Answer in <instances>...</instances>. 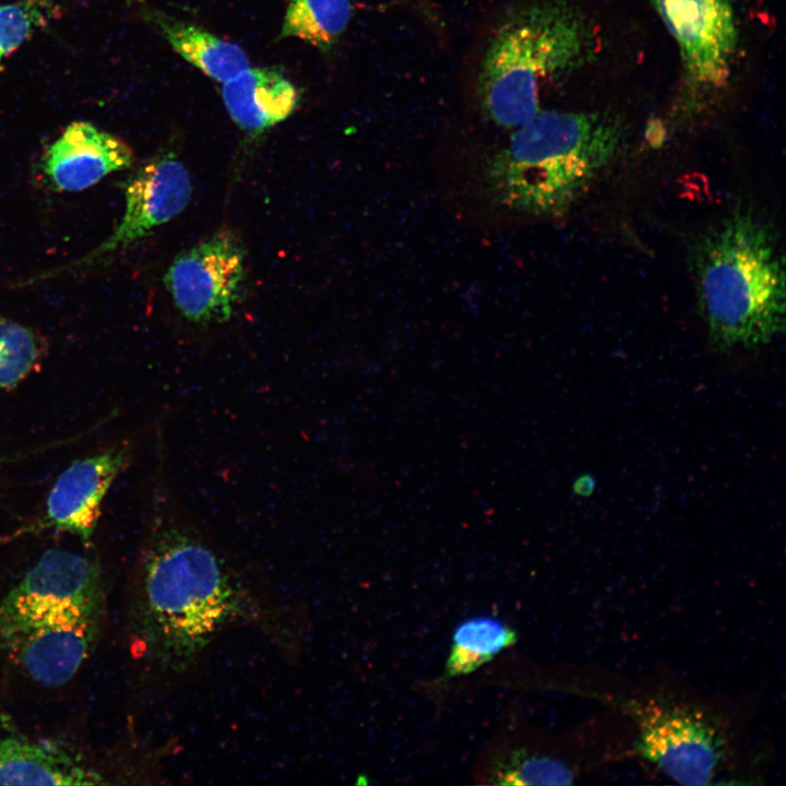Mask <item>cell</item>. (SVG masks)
<instances>
[{
	"label": "cell",
	"mask_w": 786,
	"mask_h": 786,
	"mask_svg": "<svg viewBox=\"0 0 786 786\" xmlns=\"http://www.w3.org/2000/svg\"><path fill=\"white\" fill-rule=\"evenodd\" d=\"M156 445L131 630L151 672L176 681L200 664L224 630L261 621L263 611L228 552L178 497L162 438Z\"/></svg>",
	"instance_id": "1"
},
{
	"label": "cell",
	"mask_w": 786,
	"mask_h": 786,
	"mask_svg": "<svg viewBox=\"0 0 786 786\" xmlns=\"http://www.w3.org/2000/svg\"><path fill=\"white\" fill-rule=\"evenodd\" d=\"M692 262L713 348L754 349L784 331V257L773 228L751 207H738L707 228Z\"/></svg>",
	"instance_id": "2"
},
{
	"label": "cell",
	"mask_w": 786,
	"mask_h": 786,
	"mask_svg": "<svg viewBox=\"0 0 786 786\" xmlns=\"http://www.w3.org/2000/svg\"><path fill=\"white\" fill-rule=\"evenodd\" d=\"M489 160L500 205L533 216L565 214L620 154L624 124L609 112L539 110Z\"/></svg>",
	"instance_id": "3"
},
{
	"label": "cell",
	"mask_w": 786,
	"mask_h": 786,
	"mask_svg": "<svg viewBox=\"0 0 786 786\" xmlns=\"http://www.w3.org/2000/svg\"><path fill=\"white\" fill-rule=\"evenodd\" d=\"M592 34L563 0L528 3L502 21L481 59L477 95L496 124L513 129L540 110L544 90L585 61Z\"/></svg>",
	"instance_id": "4"
},
{
	"label": "cell",
	"mask_w": 786,
	"mask_h": 786,
	"mask_svg": "<svg viewBox=\"0 0 786 786\" xmlns=\"http://www.w3.org/2000/svg\"><path fill=\"white\" fill-rule=\"evenodd\" d=\"M622 707L634 718L635 752L682 785H707L724 757V739L700 711L655 700H629Z\"/></svg>",
	"instance_id": "5"
},
{
	"label": "cell",
	"mask_w": 786,
	"mask_h": 786,
	"mask_svg": "<svg viewBox=\"0 0 786 786\" xmlns=\"http://www.w3.org/2000/svg\"><path fill=\"white\" fill-rule=\"evenodd\" d=\"M245 257L241 241L228 229L178 254L164 282L181 315L202 326L227 322L241 297Z\"/></svg>",
	"instance_id": "6"
},
{
	"label": "cell",
	"mask_w": 786,
	"mask_h": 786,
	"mask_svg": "<svg viewBox=\"0 0 786 786\" xmlns=\"http://www.w3.org/2000/svg\"><path fill=\"white\" fill-rule=\"evenodd\" d=\"M122 188L126 209L114 233L81 258L43 272L29 278V282L55 278L95 266L106 257L124 249L179 215L192 193L190 174L172 152L153 156L123 181Z\"/></svg>",
	"instance_id": "7"
},
{
	"label": "cell",
	"mask_w": 786,
	"mask_h": 786,
	"mask_svg": "<svg viewBox=\"0 0 786 786\" xmlns=\"http://www.w3.org/2000/svg\"><path fill=\"white\" fill-rule=\"evenodd\" d=\"M105 606H71L12 632L0 646L39 684L68 683L92 654L99 638Z\"/></svg>",
	"instance_id": "8"
},
{
	"label": "cell",
	"mask_w": 786,
	"mask_h": 786,
	"mask_svg": "<svg viewBox=\"0 0 786 786\" xmlns=\"http://www.w3.org/2000/svg\"><path fill=\"white\" fill-rule=\"evenodd\" d=\"M71 606H105L99 563L88 555L48 549L0 600V640Z\"/></svg>",
	"instance_id": "9"
},
{
	"label": "cell",
	"mask_w": 786,
	"mask_h": 786,
	"mask_svg": "<svg viewBox=\"0 0 786 786\" xmlns=\"http://www.w3.org/2000/svg\"><path fill=\"white\" fill-rule=\"evenodd\" d=\"M678 45L687 84L700 92L725 86L736 48L731 0H652Z\"/></svg>",
	"instance_id": "10"
},
{
	"label": "cell",
	"mask_w": 786,
	"mask_h": 786,
	"mask_svg": "<svg viewBox=\"0 0 786 786\" xmlns=\"http://www.w3.org/2000/svg\"><path fill=\"white\" fill-rule=\"evenodd\" d=\"M134 443L122 440L98 453L72 462L49 490L43 515L20 533L51 529L72 534L88 546L102 503L117 477L130 465Z\"/></svg>",
	"instance_id": "11"
},
{
	"label": "cell",
	"mask_w": 786,
	"mask_h": 786,
	"mask_svg": "<svg viewBox=\"0 0 786 786\" xmlns=\"http://www.w3.org/2000/svg\"><path fill=\"white\" fill-rule=\"evenodd\" d=\"M133 163V151L124 141L90 122L76 121L47 148L41 166L52 189L79 192Z\"/></svg>",
	"instance_id": "12"
},
{
	"label": "cell",
	"mask_w": 786,
	"mask_h": 786,
	"mask_svg": "<svg viewBox=\"0 0 786 786\" xmlns=\"http://www.w3.org/2000/svg\"><path fill=\"white\" fill-rule=\"evenodd\" d=\"M221 95L231 120L251 136L286 120L299 102L296 86L271 67L247 68L222 83Z\"/></svg>",
	"instance_id": "13"
},
{
	"label": "cell",
	"mask_w": 786,
	"mask_h": 786,
	"mask_svg": "<svg viewBox=\"0 0 786 786\" xmlns=\"http://www.w3.org/2000/svg\"><path fill=\"white\" fill-rule=\"evenodd\" d=\"M103 775L53 742L0 738V785H102Z\"/></svg>",
	"instance_id": "14"
},
{
	"label": "cell",
	"mask_w": 786,
	"mask_h": 786,
	"mask_svg": "<svg viewBox=\"0 0 786 786\" xmlns=\"http://www.w3.org/2000/svg\"><path fill=\"white\" fill-rule=\"evenodd\" d=\"M139 12L178 55L221 84L250 67L247 52L235 43L150 4H141Z\"/></svg>",
	"instance_id": "15"
},
{
	"label": "cell",
	"mask_w": 786,
	"mask_h": 786,
	"mask_svg": "<svg viewBox=\"0 0 786 786\" xmlns=\"http://www.w3.org/2000/svg\"><path fill=\"white\" fill-rule=\"evenodd\" d=\"M350 16V0H289L279 37L297 38L329 51L347 28Z\"/></svg>",
	"instance_id": "16"
},
{
	"label": "cell",
	"mask_w": 786,
	"mask_h": 786,
	"mask_svg": "<svg viewBox=\"0 0 786 786\" xmlns=\"http://www.w3.org/2000/svg\"><path fill=\"white\" fill-rule=\"evenodd\" d=\"M515 641V631L497 618L480 616L462 621L453 633L446 677L474 671Z\"/></svg>",
	"instance_id": "17"
},
{
	"label": "cell",
	"mask_w": 786,
	"mask_h": 786,
	"mask_svg": "<svg viewBox=\"0 0 786 786\" xmlns=\"http://www.w3.org/2000/svg\"><path fill=\"white\" fill-rule=\"evenodd\" d=\"M47 349L41 333L0 313V391L11 390L35 373Z\"/></svg>",
	"instance_id": "18"
},
{
	"label": "cell",
	"mask_w": 786,
	"mask_h": 786,
	"mask_svg": "<svg viewBox=\"0 0 786 786\" xmlns=\"http://www.w3.org/2000/svg\"><path fill=\"white\" fill-rule=\"evenodd\" d=\"M51 0H17L0 5V62L56 12Z\"/></svg>",
	"instance_id": "19"
},
{
	"label": "cell",
	"mask_w": 786,
	"mask_h": 786,
	"mask_svg": "<svg viewBox=\"0 0 786 786\" xmlns=\"http://www.w3.org/2000/svg\"><path fill=\"white\" fill-rule=\"evenodd\" d=\"M496 777L500 784L570 785L574 774L557 759L520 753L501 763Z\"/></svg>",
	"instance_id": "20"
},
{
	"label": "cell",
	"mask_w": 786,
	"mask_h": 786,
	"mask_svg": "<svg viewBox=\"0 0 786 786\" xmlns=\"http://www.w3.org/2000/svg\"><path fill=\"white\" fill-rule=\"evenodd\" d=\"M595 490V479L588 474H584L575 479L573 484V491L582 497H587Z\"/></svg>",
	"instance_id": "21"
},
{
	"label": "cell",
	"mask_w": 786,
	"mask_h": 786,
	"mask_svg": "<svg viewBox=\"0 0 786 786\" xmlns=\"http://www.w3.org/2000/svg\"><path fill=\"white\" fill-rule=\"evenodd\" d=\"M43 451H44V446H40V448H38V449H33V450H29V451L20 452V453L14 454V455H5V456H2V457H0V468L3 467V466L7 465V464L15 463V462H17V461H20V460H22V458H25V457H27L28 455H32V454H34V453H41Z\"/></svg>",
	"instance_id": "22"
}]
</instances>
